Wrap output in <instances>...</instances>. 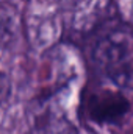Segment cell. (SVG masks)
Segmentation results:
<instances>
[{
	"label": "cell",
	"instance_id": "1",
	"mask_svg": "<svg viewBox=\"0 0 133 134\" xmlns=\"http://www.w3.org/2000/svg\"><path fill=\"white\" fill-rule=\"evenodd\" d=\"M91 59L103 76L110 78L119 86H127L130 81V64H129V42L124 33L106 31L99 36L93 45Z\"/></svg>",
	"mask_w": 133,
	"mask_h": 134
},
{
	"label": "cell",
	"instance_id": "2",
	"mask_svg": "<svg viewBox=\"0 0 133 134\" xmlns=\"http://www.w3.org/2000/svg\"><path fill=\"white\" fill-rule=\"evenodd\" d=\"M86 114L99 123H113L119 120L130 108L129 100L117 91L99 89L89 92L85 100Z\"/></svg>",
	"mask_w": 133,
	"mask_h": 134
},
{
	"label": "cell",
	"instance_id": "3",
	"mask_svg": "<svg viewBox=\"0 0 133 134\" xmlns=\"http://www.w3.org/2000/svg\"><path fill=\"white\" fill-rule=\"evenodd\" d=\"M36 134H75L74 128L66 120H47L45 123L39 125Z\"/></svg>",
	"mask_w": 133,
	"mask_h": 134
},
{
	"label": "cell",
	"instance_id": "4",
	"mask_svg": "<svg viewBox=\"0 0 133 134\" xmlns=\"http://www.w3.org/2000/svg\"><path fill=\"white\" fill-rule=\"evenodd\" d=\"M8 94H9V81H8V78L0 72V103L6 100Z\"/></svg>",
	"mask_w": 133,
	"mask_h": 134
}]
</instances>
